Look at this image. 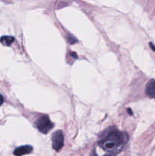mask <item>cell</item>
<instances>
[{"mask_svg": "<svg viewBox=\"0 0 155 156\" xmlns=\"http://www.w3.org/2000/svg\"><path fill=\"white\" fill-rule=\"evenodd\" d=\"M68 42L70 43L71 44H74L78 42V40L74 37V36H69L68 37Z\"/></svg>", "mask_w": 155, "mask_h": 156, "instance_id": "obj_7", "label": "cell"}, {"mask_svg": "<svg viewBox=\"0 0 155 156\" xmlns=\"http://www.w3.org/2000/svg\"><path fill=\"white\" fill-rule=\"evenodd\" d=\"M32 150H33V148L30 146H20L14 151V155L15 156H22L26 155V154L30 153Z\"/></svg>", "mask_w": 155, "mask_h": 156, "instance_id": "obj_4", "label": "cell"}, {"mask_svg": "<svg viewBox=\"0 0 155 156\" xmlns=\"http://www.w3.org/2000/svg\"><path fill=\"white\" fill-rule=\"evenodd\" d=\"M71 56H73V57L74 58V59H77V58H78V56L76 55L75 53H71Z\"/></svg>", "mask_w": 155, "mask_h": 156, "instance_id": "obj_10", "label": "cell"}, {"mask_svg": "<svg viewBox=\"0 0 155 156\" xmlns=\"http://www.w3.org/2000/svg\"><path fill=\"white\" fill-rule=\"evenodd\" d=\"M149 45H150V47H151V50H153V51H154V52H155V46L153 45V43H151V42H150V44H149Z\"/></svg>", "mask_w": 155, "mask_h": 156, "instance_id": "obj_9", "label": "cell"}, {"mask_svg": "<svg viewBox=\"0 0 155 156\" xmlns=\"http://www.w3.org/2000/svg\"><path fill=\"white\" fill-rule=\"evenodd\" d=\"M64 146V136L61 130H57L52 136V146L54 150L59 152Z\"/></svg>", "mask_w": 155, "mask_h": 156, "instance_id": "obj_3", "label": "cell"}, {"mask_svg": "<svg viewBox=\"0 0 155 156\" xmlns=\"http://www.w3.org/2000/svg\"><path fill=\"white\" fill-rule=\"evenodd\" d=\"M15 41V38L12 36H3L0 39V42L4 46H10Z\"/></svg>", "mask_w": 155, "mask_h": 156, "instance_id": "obj_6", "label": "cell"}, {"mask_svg": "<svg viewBox=\"0 0 155 156\" xmlns=\"http://www.w3.org/2000/svg\"><path fill=\"white\" fill-rule=\"evenodd\" d=\"M35 125H36L38 130L43 134L50 132L54 126V124L50 120L49 116L47 115L41 116L40 117H39L35 123Z\"/></svg>", "mask_w": 155, "mask_h": 156, "instance_id": "obj_2", "label": "cell"}, {"mask_svg": "<svg viewBox=\"0 0 155 156\" xmlns=\"http://www.w3.org/2000/svg\"><path fill=\"white\" fill-rule=\"evenodd\" d=\"M128 139L127 133L119 132L115 128H109L101 134L98 144L108 155H115L126 144Z\"/></svg>", "mask_w": 155, "mask_h": 156, "instance_id": "obj_1", "label": "cell"}, {"mask_svg": "<svg viewBox=\"0 0 155 156\" xmlns=\"http://www.w3.org/2000/svg\"><path fill=\"white\" fill-rule=\"evenodd\" d=\"M128 112H129V114H130V115H132V114H133V113H132V111H131L130 108H129V109H128Z\"/></svg>", "mask_w": 155, "mask_h": 156, "instance_id": "obj_11", "label": "cell"}, {"mask_svg": "<svg viewBox=\"0 0 155 156\" xmlns=\"http://www.w3.org/2000/svg\"><path fill=\"white\" fill-rule=\"evenodd\" d=\"M3 102H4V98H3V96L0 94V106L2 105Z\"/></svg>", "mask_w": 155, "mask_h": 156, "instance_id": "obj_8", "label": "cell"}, {"mask_svg": "<svg viewBox=\"0 0 155 156\" xmlns=\"http://www.w3.org/2000/svg\"><path fill=\"white\" fill-rule=\"evenodd\" d=\"M146 94L152 98H155V80L149 81L146 85Z\"/></svg>", "mask_w": 155, "mask_h": 156, "instance_id": "obj_5", "label": "cell"}]
</instances>
